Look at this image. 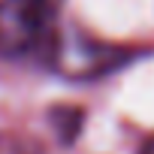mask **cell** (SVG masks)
Returning a JSON list of instances; mask_svg holds the SVG:
<instances>
[{"mask_svg": "<svg viewBox=\"0 0 154 154\" xmlns=\"http://www.w3.org/2000/svg\"><path fill=\"white\" fill-rule=\"evenodd\" d=\"M57 0H0V54H27L48 42Z\"/></svg>", "mask_w": 154, "mask_h": 154, "instance_id": "cell-1", "label": "cell"}, {"mask_svg": "<svg viewBox=\"0 0 154 154\" xmlns=\"http://www.w3.org/2000/svg\"><path fill=\"white\" fill-rule=\"evenodd\" d=\"M118 48H109L91 36L82 33H57L51 30L48 36V60L51 66L66 75V79H94V75L109 72L118 66Z\"/></svg>", "mask_w": 154, "mask_h": 154, "instance_id": "cell-2", "label": "cell"}, {"mask_svg": "<svg viewBox=\"0 0 154 154\" xmlns=\"http://www.w3.org/2000/svg\"><path fill=\"white\" fill-rule=\"evenodd\" d=\"M139 154H154V136H148V139L142 142V148H139Z\"/></svg>", "mask_w": 154, "mask_h": 154, "instance_id": "cell-3", "label": "cell"}]
</instances>
